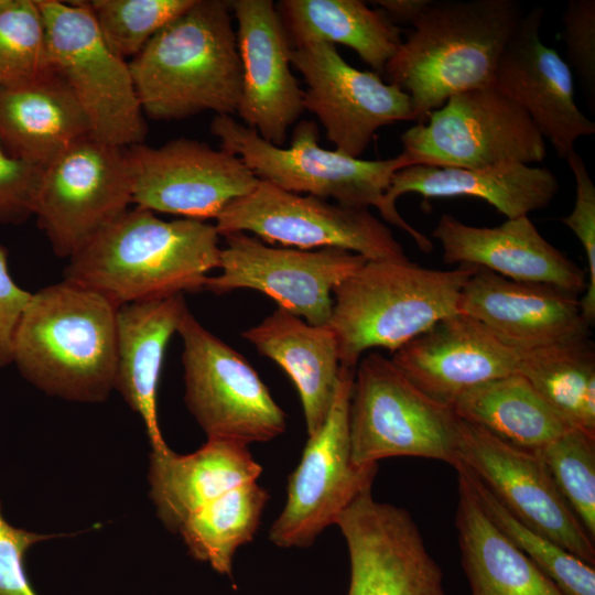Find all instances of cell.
Here are the masks:
<instances>
[{
	"label": "cell",
	"mask_w": 595,
	"mask_h": 595,
	"mask_svg": "<svg viewBox=\"0 0 595 595\" xmlns=\"http://www.w3.org/2000/svg\"><path fill=\"white\" fill-rule=\"evenodd\" d=\"M219 237L205 220H164L134 206L69 258L64 280L117 307L198 291L219 268Z\"/></svg>",
	"instance_id": "1"
},
{
	"label": "cell",
	"mask_w": 595,
	"mask_h": 595,
	"mask_svg": "<svg viewBox=\"0 0 595 595\" xmlns=\"http://www.w3.org/2000/svg\"><path fill=\"white\" fill-rule=\"evenodd\" d=\"M523 14L515 0H431L383 69L409 95L413 121L456 94L494 86Z\"/></svg>",
	"instance_id": "2"
},
{
	"label": "cell",
	"mask_w": 595,
	"mask_h": 595,
	"mask_svg": "<svg viewBox=\"0 0 595 595\" xmlns=\"http://www.w3.org/2000/svg\"><path fill=\"white\" fill-rule=\"evenodd\" d=\"M117 310L67 280L32 293L15 332L12 363L48 396L105 401L115 389Z\"/></svg>",
	"instance_id": "3"
},
{
	"label": "cell",
	"mask_w": 595,
	"mask_h": 595,
	"mask_svg": "<svg viewBox=\"0 0 595 595\" xmlns=\"http://www.w3.org/2000/svg\"><path fill=\"white\" fill-rule=\"evenodd\" d=\"M229 1L195 0L128 62L142 111L156 120L234 116L242 68Z\"/></svg>",
	"instance_id": "4"
},
{
	"label": "cell",
	"mask_w": 595,
	"mask_h": 595,
	"mask_svg": "<svg viewBox=\"0 0 595 595\" xmlns=\"http://www.w3.org/2000/svg\"><path fill=\"white\" fill-rule=\"evenodd\" d=\"M476 266L453 270L367 260L333 291L328 323L342 367L356 369L368 349L391 353L444 317L459 313L462 290Z\"/></svg>",
	"instance_id": "5"
},
{
	"label": "cell",
	"mask_w": 595,
	"mask_h": 595,
	"mask_svg": "<svg viewBox=\"0 0 595 595\" xmlns=\"http://www.w3.org/2000/svg\"><path fill=\"white\" fill-rule=\"evenodd\" d=\"M459 418L413 385L391 361L370 350L358 361L349 402V443L358 466L416 456L459 464Z\"/></svg>",
	"instance_id": "6"
},
{
	"label": "cell",
	"mask_w": 595,
	"mask_h": 595,
	"mask_svg": "<svg viewBox=\"0 0 595 595\" xmlns=\"http://www.w3.org/2000/svg\"><path fill=\"white\" fill-rule=\"evenodd\" d=\"M210 132L221 149L239 156L260 180L291 193H307L354 207H376L387 218L385 194L392 175L409 166L400 153L388 160H363L318 144L315 122L300 121L289 148L274 145L231 116L216 115Z\"/></svg>",
	"instance_id": "7"
},
{
	"label": "cell",
	"mask_w": 595,
	"mask_h": 595,
	"mask_svg": "<svg viewBox=\"0 0 595 595\" xmlns=\"http://www.w3.org/2000/svg\"><path fill=\"white\" fill-rule=\"evenodd\" d=\"M35 2L51 66L83 108L90 137L120 148L141 144L147 125L128 62L105 42L86 1Z\"/></svg>",
	"instance_id": "8"
},
{
	"label": "cell",
	"mask_w": 595,
	"mask_h": 595,
	"mask_svg": "<svg viewBox=\"0 0 595 595\" xmlns=\"http://www.w3.org/2000/svg\"><path fill=\"white\" fill-rule=\"evenodd\" d=\"M401 141L409 166L530 165L547 155L545 140L529 116L494 86L450 97Z\"/></svg>",
	"instance_id": "9"
},
{
	"label": "cell",
	"mask_w": 595,
	"mask_h": 595,
	"mask_svg": "<svg viewBox=\"0 0 595 595\" xmlns=\"http://www.w3.org/2000/svg\"><path fill=\"white\" fill-rule=\"evenodd\" d=\"M220 236L252 234L268 245L338 248L371 261L409 259L392 231L368 208L302 196L260 181L215 218Z\"/></svg>",
	"instance_id": "10"
},
{
	"label": "cell",
	"mask_w": 595,
	"mask_h": 595,
	"mask_svg": "<svg viewBox=\"0 0 595 595\" xmlns=\"http://www.w3.org/2000/svg\"><path fill=\"white\" fill-rule=\"evenodd\" d=\"M177 333L183 342L184 400L207 439L249 445L285 431L283 410L245 357L188 310Z\"/></svg>",
	"instance_id": "11"
},
{
	"label": "cell",
	"mask_w": 595,
	"mask_h": 595,
	"mask_svg": "<svg viewBox=\"0 0 595 595\" xmlns=\"http://www.w3.org/2000/svg\"><path fill=\"white\" fill-rule=\"evenodd\" d=\"M355 369L340 366L335 396L317 432L307 436L288 479L286 500L269 530L280 548H307L365 490L378 465L358 466L350 455L349 402Z\"/></svg>",
	"instance_id": "12"
},
{
	"label": "cell",
	"mask_w": 595,
	"mask_h": 595,
	"mask_svg": "<svg viewBox=\"0 0 595 595\" xmlns=\"http://www.w3.org/2000/svg\"><path fill=\"white\" fill-rule=\"evenodd\" d=\"M130 205L127 148L87 136L42 167L33 215L55 255L69 259Z\"/></svg>",
	"instance_id": "13"
},
{
	"label": "cell",
	"mask_w": 595,
	"mask_h": 595,
	"mask_svg": "<svg viewBox=\"0 0 595 595\" xmlns=\"http://www.w3.org/2000/svg\"><path fill=\"white\" fill-rule=\"evenodd\" d=\"M220 272L204 284L216 295L257 290L312 325L328 323L333 291L367 259L338 248H277L247 232L224 236Z\"/></svg>",
	"instance_id": "14"
},
{
	"label": "cell",
	"mask_w": 595,
	"mask_h": 595,
	"mask_svg": "<svg viewBox=\"0 0 595 595\" xmlns=\"http://www.w3.org/2000/svg\"><path fill=\"white\" fill-rule=\"evenodd\" d=\"M132 205L183 218H216L259 178L237 155L207 143L177 138L152 148H127Z\"/></svg>",
	"instance_id": "15"
},
{
	"label": "cell",
	"mask_w": 595,
	"mask_h": 595,
	"mask_svg": "<svg viewBox=\"0 0 595 595\" xmlns=\"http://www.w3.org/2000/svg\"><path fill=\"white\" fill-rule=\"evenodd\" d=\"M459 464L527 527L594 565V540L567 505L541 457L459 419Z\"/></svg>",
	"instance_id": "16"
},
{
	"label": "cell",
	"mask_w": 595,
	"mask_h": 595,
	"mask_svg": "<svg viewBox=\"0 0 595 595\" xmlns=\"http://www.w3.org/2000/svg\"><path fill=\"white\" fill-rule=\"evenodd\" d=\"M291 65L307 86L303 107L314 113L335 150L359 158L383 126L413 120L409 95L374 72L349 65L334 44L291 48Z\"/></svg>",
	"instance_id": "17"
},
{
	"label": "cell",
	"mask_w": 595,
	"mask_h": 595,
	"mask_svg": "<svg viewBox=\"0 0 595 595\" xmlns=\"http://www.w3.org/2000/svg\"><path fill=\"white\" fill-rule=\"evenodd\" d=\"M336 526L348 550L346 595H445L442 570L405 509L377 501L370 488Z\"/></svg>",
	"instance_id": "18"
},
{
	"label": "cell",
	"mask_w": 595,
	"mask_h": 595,
	"mask_svg": "<svg viewBox=\"0 0 595 595\" xmlns=\"http://www.w3.org/2000/svg\"><path fill=\"white\" fill-rule=\"evenodd\" d=\"M543 15L540 6L523 14L500 57L494 87L522 108L566 160L578 139L595 133V123L575 102L569 64L541 40Z\"/></svg>",
	"instance_id": "19"
},
{
	"label": "cell",
	"mask_w": 595,
	"mask_h": 595,
	"mask_svg": "<svg viewBox=\"0 0 595 595\" xmlns=\"http://www.w3.org/2000/svg\"><path fill=\"white\" fill-rule=\"evenodd\" d=\"M237 21L242 91L237 115L266 141L283 147L304 90L291 72L289 37L271 0L229 1Z\"/></svg>",
	"instance_id": "20"
},
{
	"label": "cell",
	"mask_w": 595,
	"mask_h": 595,
	"mask_svg": "<svg viewBox=\"0 0 595 595\" xmlns=\"http://www.w3.org/2000/svg\"><path fill=\"white\" fill-rule=\"evenodd\" d=\"M459 313L480 322L519 354L588 339L591 333L577 296L479 267L462 290Z\"/></svg>",
	"instance_id": "21"
},
{
	"label": "cell",
	"mask_w": 595,
	"mask_h": 595,
	"mask_svg": "<svg viewBox=\"0 0 595 595\" xmlns=\"http://www.w3.org/2000/svg\"><path fill=\"white\" fill-rule=\"evenodd\" d=\"M520 357L480 322L456 313L398 348L390 359L425 394L452 407L463 392L518 372Z\"/></svg>",
	"instance_id": "22"
},
{
	"label": "cell",
	"mask_w": 595,
	"mask_h": 595,
	"mask_svg": "<svg viewBox=\"0 0 595 595\" xmlns=\"http://www.w3.org/2000/svg\"><path fill=\"white\" fill-rule=\"evenodd\" d=\"M432 236L440 241L447 264L476 266L575 296L586 290L585 271L544 239L529 216L506 219L496 227H476L443 214Z\"/></svg>",
	"instance_id": "23"
},
{
	"label": "cell",
	"mask_w": 595,
	"mask_h": 595,
	"mask_svg": "<svg viewBox=\"0 0 595 595\" xmlns=\"http://www.w3.org/2000/svg\"><path fill=\"white\" fill-rule=\"evenodd\" d=\"M559 190L551 170L527 164L479 169L411 165L392 175L385 194L386 220L409 234L422 251L430 252L433 248L430 239L397 210L396 202L403 194L416 193L424 198L476 197L510 219L545 208Z\"/></svg>",
	"instance_id": "24"
},
{
	"label": "cell",
	"mask_w": 595,
	"mask_h": 595,
	"mask_svg": "<svg viewBox=\"0 0 595 595\" xmlns=\"http://www.w3.org/2000/svg\"><path fill=\"white\" fill-rule=\"evenodd\" d=\"M187 310L183 294L117 310L115 389L141 418L153 453L170 450L159 424L158 388L167 343Z\"/></svg>",
	"instance_id": "25"
},
{
	"label": "cell",
	"mask_w": 595,
	"mask_h": 595,
	"mask_svg": "<svg viewBox=\"0 0 595 595\" xmlns=\"http://www.w3.org/2000/svg\"><path fill=\"white\" fill-rule=\"evenodd\" d=\"M262 472L248 445L219 439L190 454H150V497L156 516L169 531L178 533L198 509L226 491L258 480Z\"/></svg>",
	"instance_id": "26"
},
{
	"label": "cell",
	"mask_w": 595,
	"mask_h": 595,
	"mask_svg": "<svg viewBox=\"0 0 595 595\" xmlns=\"http://www.w3.org/2000/svg\"><path fill=\"white\" fill-rule=\"evenodd\" d=\"M87 136V117L53 67L0 87V142L11 156L43 167Z\"/></svg>",
	"instance_id": "27"
},
{
	"label": "cell",
	"mask_w": 595,
	"mask_h": 595,
	"mask_svg": "<svg viewBox=\"0 0 595 595\" xmlns=\"http://www.w3.org/2000/svg\"><path fill=\"white\" fill-rule=\"evenodd\" d=\"M241 336L292 379L303 408L307 436L323 425L338 383L340 363L333 331L278 307Z\"/></svg>",
	"instance_id": "28"
},
{
	"label": "cell",
	"mask_w": 595,
	"mask_h": 595,
	"mask_svg": "<svg viewBox=\"0 0 595 595\" xmlns=\"http://www.w3.org/2000/svg\"><path fill=\"white\" fill-rule=\"evenodd\" d=\"M455 469V523L472 595H565L490 521L463 469Z\"/></svg>",
	"instance_id": "29"
},
{
	"label": "cell",
	"mask_w": 595,
	"mask_h": 595,
	"mask_svg": "<svg viewBox=\"0 0 595 595\" xmlns=\"http://www.w3.org/2000/svg\"><path fill=\"white\" fill-rule=\"evenodd\" d=\"M275 7L292 47L310 42L343 44L383 73L402 44L401 29L383 11L360 0H282Z\"/></svg>",
	"instance_id": "30"
},
{
	"label": "cell",
	"mask_w": 595,
	"mask_h": 595,
	"mask_svg": "<svg viewBox=\"0 0 595 595\" xmlns=\"http://www.w3.org/2000/svg\"><path fill=\"white\" fill-rule=\"evenodd\" d=\"M452 408L461 420L533 452L565 432L577 429L552 408L519 372L463 392Z\"/></svg>",
	"instance_id": "31"
},
{
	"label": "cell",
	"mask_w": 595,
	"mask_h": 595,
	"mask_svg": "<svg viewBox=\"0 0 595 595\" xmlns=\"http://www.w3.org/2000/svg\"><path fill=\"white\" fill-rule=\"evenodd\" d=\"M268 499L257 480L241 484L194 512L177 534L194 559L230 576L234 556L252 540Z\"/></svg>",
	"instance_id": "32"
},
{
	"label": "cell",
	"mask_w": 595,
	"mask_h": 595,
	"mask_svg": "<svg viewBox=\"0 0 595 595\" xmlns=\"http://www.w3.org/2000/svg\"><path fill=\"white\" fill-rule=\"evenodd\" d=\"M518 372L572 425L595 435V351L589 338L521 354Z\"/></svg>",
	"instance_id": "33"
},
{
	"label": "cell",
	"mask_w": 595,
	"mask_h": 595,
	"mask_svg": "<svg viewBox=\"0 0 595 595\" xmlns=\"http://www.w3.org/2000/svg\"><path fill=\"white\" fill-rule=\"evenodd\" d=\"M475 497L490 521L565 595H595V570L558 543L513 517L465 466ZM456 466V467H457Z\"/></svg>",
	"instance_id": "34"
},
{
	"label": "cell",
	"mask_w": 595,
	"mask_h": 595,
	"mask_svg": "<svg viewBox=\"0 0 595 595\" xmlns=\"http://www.w3.org/2000/svg\"><path fill=\"white\" fill-rule=\"evenodd\" d=\"M195 0L86 1L108 46L121 58L134 57L167 23Z\"/></svg>",
	"instance_id": "35"
},
{
	"label": "cell",
	"mask_w": 595,
	"mask_h": 595,
	"mask_svg": "<svg viewBox=\"0 0 595 595\" xmlns=\"http://www.w3.org/2000/svg\"><path fill=\"white\" fill-rule=\"evenodd\" d=\"M561 495L595 539V435L572 429L534 451Z\"/></svg>",
	"instance_id": "36"
},
{
	"label": "cell",
	"mask_w": 595,
	"mask_h": 595,
	"mask_svg": "<svg viewBox=\"0 0 595 595\" xmlns=\"http://www.w3.org/2000/svg\"><path fill=\"white\" fill-rule=\"evenodd\" d=\"M51 67L35 0H14L0 13V87L31 80Z\"/></svg>",
	"instance_id": "37"
},
{
	"label": "cell",
	"mask_w": 595,
	"mask_h": 595,
	"mask_svg": "<svg viewBox=\"0 0 595 595\" xmlns=\"http://www.w3.org/2000/svg\"><path fill=\"white\" fill-rule=\"evenodd\" d=\"M566 162L575 180V201L572 212L561 220L581 242L587 259L588 283L580 307L585 321L595 320V185L582 156L572 152Z\"/></svg>",
	"instance_id": "38"
},
{
	"label": "cell",
	"mask_w": 595,
	"mask_h": 595,
	"mask_svg": "<svg viewBox=\"0 0 595 595\" xmlns=\"http://www.w3.org/2000/svg\"><path fill=\"white\" fill-rule=\"evenodd\" d=\"M567 64L586 93H595V1L570 0L562 14Z\"/></svg>",
	"instance_id": "39"
},
{
	"label": "cell",
	"mask_w": 595,
	"mask_h": 595,
	"mask_svg": "<svg viewBox=\"0 0 595 595\" xmlns=\"http://www.w3.org/2000/svg\"><path fill=\"white\" fill-rule=\"evenodd\" d=\"M42 167L11 156L0 142V224L18 225L34 214Z\"/></svg>",
	"instance_id": "40"
},
{
	"label": "cell",
	"mask_w": 595,
	"mask_h": 595,
	"mask_svg": "<svg viewBox=\"0 0 595 595\" xmlns=\"http://www.w3.org/2000/svg\"><path fill=\"white\" fill-rule=\"evenodd\" d=\"M52 537L10 524L0 502V595H37L28 578L24 559L30 548Z\"/></svg>",
	"instance_id": "41"
},
{
	"label": "cell",
	"mask_w": 595,
	"mask_h": 595,
	"mask_svg": "<svg viewBox=\"0 0 595 595\" xmlns=\"http://www.w3.org/2000/svg\"><path fill=\"white\" fill-rule=\"evenodd\" d=\"M31 294L11 277L7 251L0 246V367L12 364L15 332Z\"/></svg>",
	"instance_id": "42"
},
{
	"label": "cell",
	"mask_w": 595,
	"mask_h": 595,
	"mask_svg": "<svg viewBox=\"0 0 595 595\" xmlns=\"http://www.w3.org/2000/svg\"><path fill=\"white\" fill-rule=\"evenodd\" d=\"M431 0H377L374 1L381 8L387 17L393 22L413 24L420 14L426 9Z\"/></svg>",
	"instance_id": "43"
},
{
	"label": "cell",
	"mask_w": 595,
	"mask_h": 595,
	"mask_svg": "<svg viewBox=\"0 0 595 595\" xmlns=\"http://www.w3.org/2000/svg\"><path fill=\"white\" fill-rule=\"evenodd\" d=\"M14 0H0V13L9 9Z\"/></svg>",
	"instance_id": "44"
}]
</instances>
